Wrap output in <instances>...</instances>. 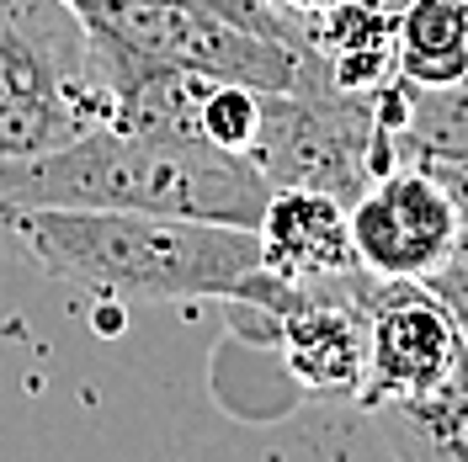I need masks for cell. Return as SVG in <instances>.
I'll return each instance as SVG.
<instances>
[{
  "label": "cell",
  "mask_w": 468,
  "mask_h": 462,
  "mask_svg": "<svg viewBox=\"0 0 468 462\" xmlns=\"http://www.w3.org/2000/svg\"><path fill=\"white\" fill-rule=\"evenodd\" d=\"M112 122V90L69 0H0V175Z\"/></svg>",
  "instance_id": "3957f363"
},
{
  "label": "cell",
  "mask_w": 468,
  "mask_h": 462,
  "mask_svg": "<svg viewBox=\"0 0 468 462\" xmlns=\"http://www.w3.org/2000/svg\"><path fill=\"white\" fill-rule=\"evenodd\" d=\"M468 373V330L426 282L367 288V383L356 409H415Z\"/></svg>",
  "instance_id": "8992f818"
},
{
  "label": "cell",
  "mask_w": 468,
  "mask_h": 462,
  "mask_svg": "<svg viewBox=\"0 0 468 462\" xmlns=\"http://www.w3.org/2000/svg\"><path fill=\"white\" fill-rule=\"evenodd\" d=\"M90 48L128 64L181 69L203 80H239L256 90H298L320 58L298 43L266 37L192 0H69Z\"/></svg>",
  "instance_id": "277c9868"
},
{
  "label": "cell",
  "mask_w": 468,
  "mask_h": 462,
  "mask_svg": "<svg viewBox=\"0 0 468 462\" xmlns=\"http://www.w3.org/2000/svg\"><path fill=\"white\" fill-rule=\"evenodd\" d=\"M261 266L292 288H330L362 271L351 245V203L309 186H271L256 224Z\"/></svg>",
  "instance_id": "9c48e42d"
},
{
  "label": "cell",
  "mask_w": 468,
  "mask_h": 462,
  "mask_svg": "<svg viewBox=\"0 0 468 462\" xmlns=\"http://www.w3.org/2000/svg\"><path fill=\"white\" fill-rule=\"evenodd\" d=\"M0 203L117 207L256 229L271 203V181L250 154H229L192 128L96 122L90 133L0 175Z\"/></svg>",
  "instance_id": "7a4b0ae2"
},
{
  "label": "cell",
  "mask_w": 468,
  "mask_h": 462,
  "mask_svg": "<svg viewBox=\"0 0 468 462\" xmlns=\"http://www.w3.org/2000/svg\"><path fill=\"white\" fill-rule=\"evenodd\" d=\"M0 256L27 260L43 277L112 303L229 298L277 319L309 292L266 271L256 229L117 207L0 203Z\"/></svg>",
  "instance_id": "6da1fadb"
},
{
  "label": "cell",
  "mask_w": 468,
  "mask_h": 462,
  "mask_svg": "<svg viewBox=\"0 0 468 462\" xmlns=\"http://www.w3.org/2000/svg\"><path fill=\"white\" fill-rule=\"evenodd\" d=\"M373 90H341L324 64L298 90H261V133L250 160L271 186H309L356 203L373 181Z\"/></svg>",
  "instance_id": "5b68a950"
},
{
  "label": "cell",
  "mask_w": 468,
  "mask_h": 462,
  "mask_svg": "<svg viewBox=\"0 0 468 462\" xmlns=\"http://www.w3.org/2000/svg\"><path fill=\"white\" fill-rule=\"evenodd\" d=\"M192 5H207V11H218V16H234V22H245V27L266 32V37H282V43L309 48L303 22H298V16H288V11H277L271 0H192Z\"/></svg>",
  "instance_id": "8fae6325"
},
{
  "label": "cell",
  "mask_w": 468,
  "mask_h": 462,
  "mask_svg": "<svg viewBox=\"0 0 468 462\" xmlns=\"http://www.w3.org/2000/svg\"><path fill=\"white\" fill-rule=\"evenodd\" d=\"M197 133L229 154H250L261 133V90L239 80H213L197 107Z\"/></svg>",
  "instance_id": "30bf717a"
},
{
  "label": "cell",
  "mask_w": 468,
  "mask_h": 462,
  "mask_svg": "<svg viewBox=\"0 0 468 462\" xmlns=\"http://www.w3.org/2000/svg\"><path fill=\"white\" fill-rule=\"evenodd\" d=\"M277 11H288L298 22H309V16H324V11H335V5H346V0H271Z\"/></svg>",
  "instance_id": "7c38bea8"
},
{
  "label": "cell",
  "mask_w": 468,
  "mask_h": 462,
  "mask_svg": "<svg viewBox=\"0 0 468 462\" xmlns=\"http://www.w3.org/2000/svg\"><path fill=\"white\" fill-rule=\"evenodd\" d=\"M458 229L463 213L452 192L420 160H399L351 203V245L378 282H431L458 250Z\"/></svg>",
  "instance_id": "52a82bcc"
},
{
  "label": "cell",
  "mask_w": 468,
  "mask_h": 462,
  "mask_svg": "<svg viewBox=\"0 0 468 462\" xmlns=\"http://www.w3.org/2000/svg\"><path fill=\"white\" fill-rule=\"evenodd\" d=\"M367 288L356 271L346 282L309 288L288 314H277V346L288 377L309 399H356L367 383Z\"/></svg>",
  "instance_id": "ba28073f"
}]
</instances>
